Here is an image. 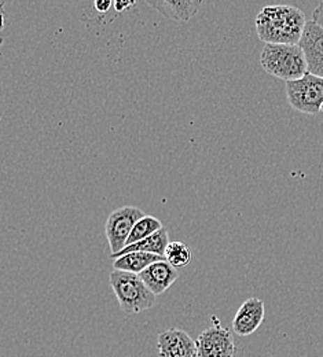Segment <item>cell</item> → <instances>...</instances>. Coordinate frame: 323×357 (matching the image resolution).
<instances>
[{
	"label": "cell",
	"instance_id": "obj_11",
	"mask_svg": "<svg viewBox=\"0 0 323 357\" xmlns=\"http://www.w3.org/2000/svg\"><path fill=\"white\" fill-rule=\"evenodd\" d=\"M163 17L186 22L200 10L202 0H146Z\"/></svg>",
	"mask_w": 323,
	"mask_h": 357
},
{
	"label": "cell",
	"instance_id": "obj_16",
	"mask_svg": "<svg viewBox=\"0 0 323 357\" xmlns=\"http://www.w3.org/2000/svg\"><path fill=\"white\" fill-rule=\"evenodd\" d=\"M114 6L113 0H93V7L99 13H107Z\"/></svg>",
	"mask_w": 323,
	"mask_h": 357
},
{
	"label": "cell",
	"instance_id": "obj_1",
	"mask_svg": "<svg viewBox=\"0 0 323 357\" xmlns=\"http://www.w3.org/2000/svg\"><path fill=\"white\" fill-rule=\"evenodd\" d=\"M307 22L306 14L289 4L266 6L255 18L257 36L266 45H299Z\"/></svg>",
	"mask_w": 323,
	"mask_h": 357
},
{
	"label": "cell",
	"instance_id": "obj_3",
	"mask_svg": "<svg viewBox=\"0 0 323 357\" xmlns=\"http://www.w3.org/2000/svg\"><path fill=\"white\" fill-rule=\"evenodd\" d=\"M109 283L117 297L119 305L126 314H137L154 307L156 296L144 284L138 273L113 269Z\"/></svg>",
	"mask_w": 323,
	"mask_h": 357
},
{
	"label": "cell",
	"instance_id": "obj_14",
	"mask_svg": "<svg viewBox=\"0 0 323 357\" xmlns=\"http://www.w3.org/2000/svg\"><path fill=\"white\" fill-rule=\"evenodd\" d=\"M164 257L172 267L178 269V268L187 267L191 263L193 253L186 243L175 241V242H170Z\"/></svg>",
	"mask_w": 323,
	"mask_h": 357
},
{
	"label": "cell",
	"instance_id": "obj_15",
	"mask_svg": "<svg viewBox=\"0 0 323 357\" xmlns=\"http://www.w3.org/2000/svg\"><path fill=\"white\" fill-rule=\"evenodd\" d=\"M163 227V223L154 218V216H143L138 223L135 224L130 238H128V242H127V246L128 245H133V243H137L139 241H143L144 238L156 234L157 231H160Z\"/></svg>",
	"mask_w": 323,
	"mask_h": 357
},
{
	"label": "cell",
	"instance_id": "obj_19",
	"mask_svg": "<svg viewBox=\"0 0 323 357\" xmlns=\"http://www.w3.org/2000/svg\"><path fill=\"white\" fill-rule=\"evenodd\" d=\"M321 112H322V113H323V106H322V109H321Z\"/></svg>",
	"mask_w": 323,
	"mask_h": 357
},
{
	"label": "cell",
	"instance_id": "obj_8",
	"mask_svg": "<svg viewBox=\"0 0 323 357\" xmlns=\"http://www.w3.org/2000/svg\"><path fill=\"white\" fill-rule=\"evenodd\" d=\"M266 317L264 303L260 298L252 297L242 303L232 319V331L239 337H249L257 331Z\"/></svg>",
	"mask_w": 323,
	"mask_h": 357
},
{
	"label": "cell",
	"instance_id": "obj_5",
	"mask_svg": "<svg viewBox=\"0 0 323 357\" xmlns=\"http://www.w3.org/2000/svg\"><path fill=\"white\" fill-rule=\"evenodd\" d=\"M143 216L146 215L142 209L131 205L121 206L109 215L105 225V232L112 250L110 255H117L127 246L128 238L135 224L138 223Z\"/></svg>",
	"mask_w": 323,
	"mask_h": 357
},
{
	"label": "cell",
	"instance_id": "obj_9",
	"mask_svg": "<svg viewBox=\"0 0 323 357\" xmlns=\"http://www.w3.org/2000/svg\"><path fill=\"white\" fill-rule=\"evenodd\" d=\"M160 357L197 356V341L181 328L161 331L157 338Z\"/></svg>",
	"mask_w": 323,
	"mask_h": 357
},
{
	"label": "cell",
	"instance_id": "obj_17",
	"mask_svg": "<svg viewBox=\"0 0 323 357\" xmlns=\"http://www.w3.org/2000/svg\"><path fill=\"white\" fill-rule=\"evenodd\" d=\"M113 1H114V8H116L117 11H126V10H128L130 7L135 6V3H137L138 0H113Z\"/></svg>",
	"mask_w": 323,
	"mask_h": 357
},
{
	"label": "cell",
	"instance_id": "obj_13",
	"mask_svg": "<svg viewBox=\"0 0 323 357\" xmlns=\"http://www.w3.org/2000/svg\"><path fill=\"white\" fill-rule=\"evenodd\" d=\"M165 260L164 256L158 255H151V253H143V252H133L123 255L117 259H114L113 268L119 271H126L131 273H140L143 272L149 266H151L156 261Z\"/></svg>",
	"mask_w": 323,
	"mask_h": 357
},
{
	"label": "cell",
	"instance_id": "obj_4",
	"mask_svg": "<svg viewBox=\"0 0 323 357\" xmlns=\"http://www.w3.org/2000/svg\"><path fill=\"white\" fill-rule=\"evenodd\" d=\"M289 105L306 114H317L323 106V77L307 73L304 77L286 83Z\"/></svg>",
	"mask_w": 323,
	"mask_h": 357
},
{
	"label": "cell",
	"instance_id": "obj_18",
	"mask_svg": "<svg viewBox=\"0 0 323 357\" xmlns=\"http://www.w3.org/2000/svg\"><path fill=\"white\" fill-rule=\"evenodd\" d=\"M313 20L321 25L323 28V1L314 10V14H313Z\"/></svg>",
	"mask_w": 323,
	"mask_h": 357
},
{
	"label": "cell",
	"instance_id": "obj_2",
	"mask_svg": "<svg viewBox=\"0 0 323 357\" xmlns=\"http://www.w3.org/2000/svg\"><path fill=\"white\" fill-rule=\"evenodd\" d=\"M260 65L267 75L283 82H294L308 73L304 51L299 45H266L260 54Z\"/></svg>",
	"mask_w": 323,
	"mask_h": 357
},
{
	"label": "cell",
	"instance_id": "obj_7",
	"mask_svg": "<svg viewBox=\"0 0 323 357\" xmlns=\"http://www.w3.org/2000/svg\"><path fill=\"white\" fill-rule=\"evenodd\" d=\"M304 51L308 73L323 77V28L314 20L308 21L304 33L299 42Z\"/></svg>",
	"mask_w": 323,
	"mask_h": 357
},
{
	"label": "cell",
	"instance_id": "obj_6",
	"mask_svg": "<svg viewBox=\"0 0 323 357\" xmlns=\"http://www.w3.org/2000/svg\"><path fill=\"white\" fill-rule=\"evenodd\" d=\"M215 324L205 331L197 340V357H234L236 347L234 337L229 328H225L216 317Z\"/></svg>",
	"mask_w": 323,
	"mask_h": 357
},
{
	"label": "cell",
	"instance_id": "obj_12",
	"mask_svg": "<svg viewBox=\"0 0 323 357\" xmlns=\"http://www.w3.org/2000/svg\"><path fill=\"white\" fill-rule=\"evenodd\" d=\"M170 245V235L165 228H161L156 234L144 238L143 241H139L137 243L126 246L120 253L117 255H110L112 259H117L123 255L133 253V252H143V253H151V255H158L164 256L167 246Z\"/></svg>",
	"mask_w": 323,
	"mask_h": 357
},
{
	"label": "cell",
	"instance_id": "obj_10",
	"mask_svg": "<svg viewBox=\"0 0 323 357\" xmlns=\"http://www.w3.org/2000/svg\"><path fill=\"white\" fill-rule=\"evenodd\" d=\"M139 276L154 296H160L178 280L179 272L167 260H161L149 266L143 272L139 273Z\"/></svg>",
	"mask_w": 323,
	"mask_h": 357
},
{
	"label": "cell",
	"instance_id": "obj_20",
	"mask_svg": "<svg viewBox=\"0 0 323 357\" xmlns=\"http://www.w3.org/2000/svg\"><path fill=\"white\" fill-rule=\"evenodd\" d=\"M194 357H197V356H194Z\"/></svg>",
	"mask_w": 323,
	"mask_h": 357
}]
</instances>
